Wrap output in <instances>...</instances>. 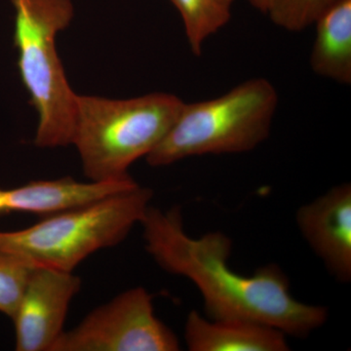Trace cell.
<instances>
[{"instance_id": "6da1fadb", "label": "cell", "mask_w": 351, "mask_h": 351, "mask_svg": "<svg viewBox=\"0 0 351 351\" xmlns=\"http://www.w3.org/2000/svg\"><path fill=\"white\" fill-rule=\"evenodd\" d=\"M140 225L145 250L161 269L195 284L210 319L251 321L294 337L308 336L326 323V307L295 299L277 265L243 276L228 265L232 243L225 233L189 237L181 208L149 206Z\"/></svg>"}, {"instance_id": "7a4b0ae2", "label": "cell", "mask_w": 351, "mask_h": 351, "mask_svg": "<svg viewBox=\"0 0 351 351\" xmlns=\"http://www.w3.org/2000/svg\"><path fill=\"white\" fill-rule=\"evenodd\" d=\"M184 101L168 93L127 100L77 95L71 144L92 182L130 178L132 164L147 157L177 119Z\"/></svg>"}, {"instance_id": "3957f363", "label": "cell", "mask_w": 351, "mask_h": 351, "mask_svg": "<svg viewBox=\"0 0 351 351\" xmlns=\"http://www.w3.org/2000/svg\"><path fill=\"white\" fill-rule=\"evenodd\" d=\"M152 189L138 186L58 213L34 226L0 232V252L32 267L73 272L92 254L121 243L151 206Z\"/></svg>"}, {"instance_id": "277c9868", "label": "cell", "mask_w": 351, "mask_h": 351, "mask_svg": "<svg viewBox=\"0 0 351 351\" xmlns=\"http://www.w3.org/2000/svg\"><path fill=\"white\" fill-rule=\"evenodd\" d=\"M278 101L271 82L252 78L218 98L184 103L169 132L145 160L163 167L189 157L253 151L269 137Z\"/></svg>"}, {"instance_id": "5b68a950", "label": "cell", "mask_w": 351, "mask_h": 351, "mask_svg": "<svg viewBox=\"0 0 351 351\" xmlns=\"http://www.w3.org/2000/svg\"><path fill=\"white\" fill-rule=\"evenodd\" d=\"M21 80L38 114L34 145L71 144L76 98L57 52L56 38L75 17L73 0H10Z\"/></svg>"}, {"instance_id": "8992f818", "label": "cell", "mask_w": 351, "mask_h": 351, "mask_svg": "<svg viewBox=\"0 0 351 351\" xmlns=\"http://www.w3.org/2000/svg\"><path fill=\"white\" fill-rule=\"evenodd\" d=\"M175 332L154 313L152 295L132 288L62 334L52 351H177Z\"/></svg>"}, {"instance_id": "52a82bcc", "label": "cell", "mask_w": 351, "mask_h": 351, "mask_svg": "<svg viewBox=\"0 0 351 351\" xmlns=\"http://www.w3.org/2000/svg\"><path fill=\"white\" fill-rule=\"evenodd\" d=\"M82 279L73 272L34 267L12 317L18 351H52Z\"/></svg>"}, {"instance_id": "ba28073f", "label": "cell", "mask_w": 351, "mask_h": 351, "mask_svg": "<svg viewBox=\"0 0 351 351\" xmlns=\"http://www.w3.org/2000/svg\"><path fill=\"white\" fill-rule=\"evenodd\" d=\"M304 239L341 282L351 279V184H339L295 215Z\"/></svg>"}, {"instance_id": "9c48e42d", "label": "cell", "mask_w": 351, "mask_h": 351, "mask_svg": "<svg viewBox=\"0 0 351 351\" xmlns=\"http://www.w3.org/2000/svg\"><path fill=\"white\" fill-rule=\"evenodd\" d=\"M129 180L82 182L71 178L34 181L18 188L0 189V215L21 212L48 216L126 191Z\"/></svg>"}, {"instance_id": "30bf717a", "label": "cell", "mask_w": 351, "mask_h": 351, "mask_svg": "<svg viewBox=\"0 0 351 351\" xmlns=\"http://www.w3.org/2000/svg\"><path fill=\"white\" fill-rule=\"evenodd\" d=\"M184 339L191 351H286V335L276 328L244 320H218L189 313Z\"/></svg>"}, {"instance_id": "8fae6325", "label": "cell", "mask_w": 351, "mask_h": 351, "mask_svg": "<svg viewBox=\"0 0 351 351\" xmlns=\"http://www.w3.org/2000/svg\"><path fill=\"white\" fill-rule=\"evenodd\" d=\"M309 64L315 75L339 84L351 83V0H339L314 23Z\"/></svg>"}, {"instance_id": "7c38bea8", "label": "cell", "mask_w": 351, "mask_h": 351, "mask_svg": "<svg viewBox=\"0 0 351 351\" xmlns=\"http://www.w3.org/2000/svg\"><path fill=\"white\" fill-rule=\"evenodd\" d=\"M181 15L191 52L202 55L203 44L232 19L234 0H170Z\"/></svg>"}, {"instance_id": "4fadbf2b", "label": "cell", "mask_w": 351, "mask_h": 351, "mask_svg": "<svg viewBox=\"0 0 351 351\" xmlns=\"http://www.w3.org/2000/svg\"><path fill=\"white\" fill-rule=\"evenodd\" d=\"M339 0H272L267 15L285 31H304Z\"/></svg>"}, {"instance_id": "5bb4252c", "label": "cell", "mask_w": 351, "mask_h": 351, "mask_svg": "<svg viewBox=\"0 0 351 351\" xmlns=\"http://www.w3.org/2000/svg\"><path fill=\"white\" fill-rule=\"evenodd\" d=\"M32 267L15 256L0 252V313L11 319L24 294Z\"/></svg>"}, {"instance_id": "9a60e30c", "label": "cell", "mask_w": 351, "mask_h": 351, "mask_svg": "<svg viewBox=\"0 0 351 351\" xmlns=\"http://www.w3.org/2000/svg\"><path fill=\"white\" fill-rule=\"evenodd\" d=\"M271 1L272 0H248L249 3L254 8L257 9L260 12L265 14V15H267V11H269Z\"/></svg>"}]
</instances>
